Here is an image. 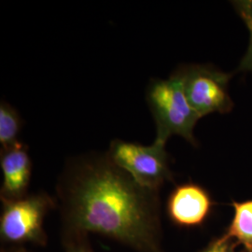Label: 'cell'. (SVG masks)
Returning <instances> with one entry per match:
<instances>
[{"label":"cell","mask_w":252,"mask_h":252,"mask_svg":"<svg viewBox=\"0 0 252 252\" xmlns=\"http://www.w3.org/2000/svg\"><path fill=\"white\" fill-rule=\"evenodd\" d=\"M157 191L139 185L108 154L96 153L73 161L60 188L71 228L102 234L137 252H159Z\"/></svg>","instance_id":"1"},{"label":"cell","mask_w":252,"mask_h":252,"mask_svg":"<svg viewBox=\"0 0 252 252\" xmlns=\"http://www.w3.org/2000/svg\"><path fill=\"white\" fill-rule=\"evenodd\" d=\"M146 101L156 124L155 140L166 143L172 135H178L197 146L193 129L201 118L189 104L176 73L166 80L153 79L150 81Z\"/></svg>","instance_id":"2"},{"label":"cell","mask_w":252,"mask_h":252,"mask_svg":"<svg viewBox=\"0 0 252 252\" xmlns=\"http://www.w3.org/2000/svg\"><path fill=\"white\" fill-rule=\"evenodd\" d=\"M175 73L200 118L214 112L226 114L233 109L234 102L228 89L233 73L220 71L209 64L181 65Z\"/></svg>","instance_id":"3"},{"label":"cell","mask_w":252,"mask_h":252,"mask_svg":"<svg viewBox=\"0 0 252 252\" xmlns=\"http://www.w3.org/2000/svg\"><path fill=\"white\" fill-rule=\"evenodd\" d=\"M165 144L155 140L150 146L114 139L108 156L142 187L158 190L172 179Z\"/></svg>","instance_id":"4"},{"label":"cell","mask_w":252,"mask_h":252,"mask_svg":"<svg viewBox=\"0 0 252 252\" xmlns=\"http://www.w3.org/2000/svg\"><path fill=\"white\" fill-rule=\"evenodd\" d=\"M0 231L10 242L36 241L42 236V223L52 200L45 194H35L15 200H3Z\"/></svg>","instance_id":"5"},{"label":"cell","mask_w":252,"mask_h":252,"mask_svg":"<svg viewBox=\"0 0 252 252\" xmlns=\"http://www.w3.org/2000/svg\"><path fill=\"white\" fill-rule=\"evenodd\" d=\"M212 206L207 190L189 182L176 187L172 191L167 201V211L177 224L194 226L207 219Z\"/></svg>","instance_id":"6"},{"label":"cell","mask_w":252,"mask_h":252,"mask_svg":"<svg viewBox=\"0 0 252 252\" xmlns=\"http://www.w3.org/2000/svg\"><path fill=\"white\" fill-rule=\"evenodd\" d=\"M0 165L3 172L2 200L25 197L31 177V160L27 145L18 143L1 148Z\"/></svg>","instance_id":"7"},{"label":"cell","mask_w":252,"mask_h":252,"mask_svg":"<svg viewBox=\"0 0 252 252\" xmlns=\"http://www.w3.org/2000/svg\"><path fill=\"white\" fill-rule=\"evenodd\" d=\"M234 219L224 237L234 238L252 252V200L242 203L234 202Z\"/></svg>","instance_id":"8"},{"label":"cell","mask_w":252,"mask_h":252,"mask_svg":"<svg viewBox=\"0 0 252 252\" xmlns=\"http://www.w3.org/2000/svg\"><path fill=\"white\" fill-rule=\"evenodd\" d=\"M23 126L18 111L9 103L2 101L0 104V145L7 148L18 143V135Z\"/></svg>","instance_id":"9"},{"label":"cell","mask_w":252,"mask_h":252,"mask_svg":"<svg viewBox=\"0 0 252 252\" xmlns=\"http://www.w3.org/2000/svg\"><path fill=\"white\" fill-rule=\"evenodd\" d=\"M232 3L235 11L248 27L251 35L248 51L239 63L237 71L252 72V0H238Z\"/></svg>","instance_id":"10"},{"label":"cell","mask_w":252,"mask_h":252,"mask_svg":"<svg viewBox=\"0 0 252 252\" xmlns=\"http://www.w3.org/2000/svg\"><path fill=\"white\" fill-rule=\"evenodd\" d=\"M202 252H233L230 248L228 239L224 236L211 244L207 249Z\"/></svg>","instance_id":"11"},{"label":"cell","mask_w":252,"mask_h":252,"mask_svg":"<svg viewBox=\"0 0 252 252\" xmlns=\"http://www.w3.org/2000/svg\"><path fill=\"white\" fill-rule=\"evenodd\" d=\"M72 252H85V251H83V250H76V251H73Z\"/></svg>","instance_id":"12"}]
</instances>
